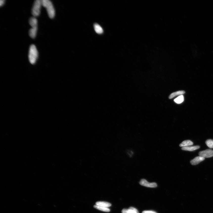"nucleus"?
<instances>
[{"instance_id":"10","label":"nucleus","mask_w":213,"mask_h":213,"mask_svg":"<svg viewBox=\"0 0 213 213\" xmlns=\"http://www.w3.org/2000/svg\"><path fill=\"white\" fill-rule=\"evenodd\" d=\"M37 28H32L30 29L29 34L30 36L32 39L35 38L37 34Z\"/></svg>"},{"instance_id":"11","label":"nucleus","mask_w":213,"mask_h":213,"mask_svg":"<svg viewBox=\"0 0 213 213\" xmlns=\"http://www.w3.org/2000/svg\"><path fill=\"white\" fill-rule=\"evenodd\" d=\"M94 28L95 32L98 34H102L103 32V30L102 28L98 24H94Z\"/></svg>"},{"instance_id":"13","label":"nucleus","mask_w":213,"mask_h":213,"mask_svg":"<svg viewBox=\"0 0 213 213\" xmlns=\"http://www.w3.org/2000/svg\"><path fill=\"white\" fill-rule=\"evenodd\" d=\"M193 144V142L189 140H185L183 141L180 144L179 146L181 147H187L189 146H191Z\"/></svg>"},{"instance_id":"3","label":"nucleus","mask_w":213,"mask_h":213,"mask_svg":"<svg viewBox=\"0 0 213 213\" xmlns=\"http://www.w3.org/2000/svg\"><path fill=\"white\" fill-rule=\"evenodd\" d=\"M42 5L41 1L40 0L35 1L33 4L32 9V14L34 17L39 16L40 13Z\"/></svg>"},{"instance_id":"4","label":"nucleus","mask_w":213,"mask_h":213,"mask_svg":"<svg viewBox=\"0 0 213 213\" xmlns=\"http://www.w3.org/2000/svg\"><path fill=\"white\" fill-rule=\"evenodd\" d=\"M199 156L204 158H210L213 156V150L207 149L203 151H200L199 153Z\"/></svg>"},{"instance_id":"5","label":"nucleus","mask_w":213,"mask_h":213,"mask_svg":"<svg viewBox=\"0 0 213 213\" xmlns=\"http://www.w3.org/2000/svg\"><path fill=\"white\" fill-rule=\"evenodd\" d=\"M140 184L141 185L150 188H155L157 187V185L156 183H149L145 179H142L139 182Z\"/></svg>"},{"instance_id":"9","label":"nucleus","mask_w":213,"mask_h":213,"mask_svg":"<svg viewBox=\"0 0 213 213\" xmlns=\"http://www.w3.org/2000/svg\"><path fill=\"white\" fill-rule=\"evenodd\" d=\"M200 146H189L187 147H182L181 149L184 151H193L200 148Z\"/></svg>"},{"instance_id":"19","label":"nucleus","mask_w":213,"mask_h":213,"mask_svg":"<svg viewBox=\"0 0 213 213\" xmlns=\"http://www.w3.org/2000/svg\"><path fill=\"white\" fill-rule=\"evenodd\" d=\"M5 1L4 0H1L0 1V6H2L4 4Z\"/></svg>"},{"instance_id":"12","label":"nucleus","mask_w":213,"mask_h":213,"mask_svg":"<svg viewBox=\"0 0 213 213\" xmlns=\"http://www.w3.org/2000/svg\"><path fill=\"white\" fill-rule=\"evenodd\" d=\"M96 205L108 208L111 206V204L110 203L104 202H96Z\"/></svg>"},{"instance_id":"2","label":"nucleus","mask_w":213,"mask_h":213,"mask_svg":"<svg viewBox=\"0 0 213 213\" xmlns=\"http://www.w3.org/2000/svg\"><path fill=\"white\" fill-rule=\"evenodd\" d=\"M38 55V52L36 47L34 45L30 47L29 59L30 62L32 64H34L37 60Z\"/></svg>"},{"instance_id":"8","label":"nucleus","mask_w":213,"mask_h":213,"mask_svg":"<svg viewBox=\"0 0 213 213\" xmlns=\"http://www.w3.org/2000/svg\"><path fill=\"white\" fill-rule=\"evenodd\" d=\"M122 213H139L138 211L135 208L131 207L129 209H123L122 211Z\"/></svg>"},{"instance_id":"15","label":"nucleus","mask_w":213,"mask_h":213,"mask_svg":"<svg viewBox=\"0 0 213 213\" xmlns=\"http://www.w3.org/2000/svg\"><path fill=\"white\" fill-rule=\"evenodd\" d=\"M94 207L96 209H97L101 211H103V212H109L110 211V209L108 208L101 207L100 206L96 205H94Z\"/></svg>"},{"instance_id":"18","label":"nucleus","mask_w":213,"mask_h":213,"mask_svg":"<svg viewBox=\"0 0 213 213\" xmlns=\"http://www.w3.org/2000/svg\"><path fill=\"white\" fill-rule=\"evenodd\" d=\"M142 213H157L155 211H143Z\"/></svg>"},{"instance_id":"17","label":"nucleus","mask_w":213,"mask_h":213,"mask_svg":"<svg viewBox=\"0 0 213 213\" xmlns=\"http://www.w3.org/2000/svg\"><path fill=\"white\" fill-rule=\"evenodd\" d=\"M206 144L209 147L213 148V140L212 139H208L206 141Z\"/></svg>"},{"instance_id":"14","label":"nucleus","mask_w":213,"mask_h":213,"mask_svg":"<svg viewBox=\"0 0 213 213\" xmlns=\"http://www.w3.org/2000/svg\"><path fill=\"white\" fill-rule=\"evenodd\" d=\"M184 93H185V92L184 91H179L173 93L169 96V98L170 99H172L175 97L176 96L182 95Z\"/></svg>"},{"instance_id":"16","label":"nucleus","mask_w":213,"mask_h":213,"mask_svg":"<svg viewBox=\"0 0 213 213\" xmlns=\"http://www.w3.org/2000/svg\"><path fill=\"white\" fill-rule=\"evenodd\" d=\"M184 101V97L183 95H181L176 98L174 99V101L176 103L180 104Z\"/></svg>"},{"instance_id":"7","label":"nucleus","mask_w":213,"mask_h":213,"mask_svg":"<svg viewBox=\"0 0 213 213\" xmlns=\"http://www.w3.org/2000/svg\"><path fill=\"white\" fill-rule=\"evenodd\" d=\"M29 22L31 28H37V20L35 17H31L29 19Z\"/></svg>"},{"instance_id":"1","label":"nucleus","mask_w":213,"mask_h":213,"mask_svg":"<svg viewBox=\"0 0 213 213\" xmlns=\"http://www.w3.org/2000/svg\"><path fill=\"white\" fill-rule=\"evenodd\" d=\"M42 5L46 8L49 17L52 19L55 16V11L53 4L49 0H42Z\"/></svg>"},{"instance_id":"6","label":"nucleus","mask_w":213,"mask_h":213,"mask_svg":"<svg viewBox=\"0 0 213 213\" xmlns=\"http://www.w3.org/2000/svg\"><path fill=\"white\" fill-rule=\"evenodd\" d=\"M205 158H203L202 157L200 156L195 157V158L192 160L190 161L191 165H195L198 164L200 162L203 161L205 160Z\"/></svg>"}]
</instances>
